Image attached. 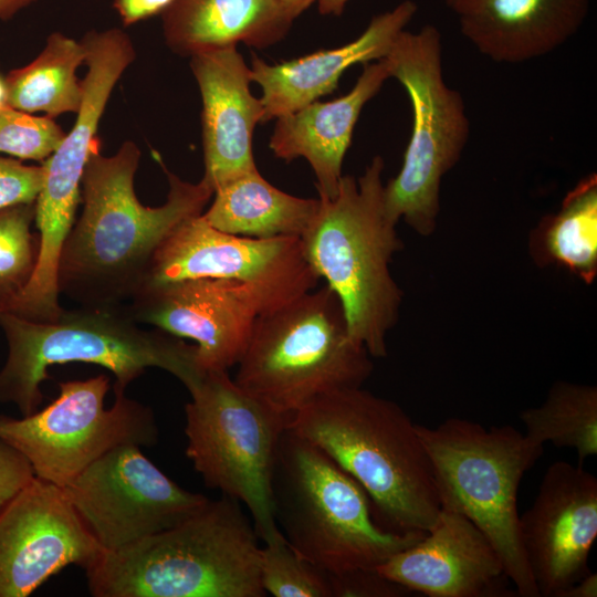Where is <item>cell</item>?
Listing matches in <instances>:
<instances>
[{
  "label": "cell",
  "mask_w": 597,
  "mask_h": 597,
  "mask_svg": "<svg viewBox=\"0 0 597 597\" xmlns=\"http://www.w3.org/2000/svg\"><path fill=\"white\" fill-rule=\"evenodd\" d=\"M140 150L130 140L112 156L98 147L81 181L83 211L65 239L57 265L59 293L80 306L123 307L143 287L153 256L184 220L201 214L213 189L166 168L169 190L159 207L140 203L134 177Z\"/></svg>",
  "instance_id": "obj_1"
},
{
  "label": "cell",
  "mask_w": 597,
  "mask_h": 597,
  "mask_svg": "<svg viewBox=\"0 0 597 597\" xmlns=\"http://www.w3.org/2000/svg\"><path fill=\"white\" fill-rule=\"evenodd\" d=\"M287 427L350 474L378 522L396 533H425L441 502L432 465L404 409L362 387L323 395L292 413Z\"/></svg>",
  "instance_id": "obj_2"
},
{
  "label": "cell",
  "mask_w": 597,
  "mask_h": 597,
  "mask_svg": "<svg viewBox=\"0 0 597 597\" xmlns=\"http://www.w3.org/2000/svg\"><path fill=\"white\" fill-rule=\"evenodd\" d=\"M241 503L223 495L163 532L103 551L85 569L94 597H263L261 548Z\"/></svg>",
  "instance_id": "obj_3"
},
{
  "label": "cell",
  "mask_w": 597,
  "mask_h": 597,
  "mask_svg": "<svg viewBox=\"0 0 597 597\" xmlns=\"http://www.w3.org/2000/svg\"><path fill=\"white\" fill-rule=\"evenodd\" d=\"M8 357L0 370V402H12L22 416L43 400L41 385L56 364L88 363L114 374V395L149 367L174 375L190 391L205 370L197 346L161 329H145L124 307L78 306L53 322H34L13 313L0 316Z\"/></svg>",
  "instance_id": "obj_4"
},
{
  "label": "cell",
  "mask_w": 597,
  "mask_h": 597,
  "mask_svg": "<svg viewBox=\"0 0 597 597\" xmlns=\"http://www.w3.org/2000/svg\"><path fill=\"white\" fill-rule=\"evenodd\" d=\"M384 166L375 156L360 177L343 175L334 197L318 196L300 238L307 262L339 298L350 336L371 357L387 356L402 302L390 263L404 244L386 212Z\"/></svg>",
  "instance_id": "obj_5"
},
{
  "label": "cell",
  "mask_w": 597,
  "mask_h": 597,
  "mask_svg": "<svg viewBox=\"0 0 597 597\" xmlns=\"http://www.w3.org/2000/svg\"><path fill=\"white\" fill-rule=\"evenodd\" d=\"M271 485L281 533L327 575L376 568L426 534L384 527L359 483L289 427L280 440Z\"/></svg>",
  "instance_id": "obj_6"
},
{
  "label": "cell",
  "mask_w": 597,
  "mask_h": 597,
  "mask_svg": "<svg viewBox=\"0 0 597 597\" xmlns=\"http://www.w3.org/2000/svg\"><path fill=\"white\" fill-rule=\"evenodd\" d=\"M370 357L325 285L258 316L233 380L292 415L323 395L362 387L374 369Z\"/></svg>",
  "instance_id": "obj_7"
},
{
  "label": "cell",
  "mask_w": 597,
  "mask_h": 597,
  "mask_svg": "<svg viewBox=\"0 0 597 597\" xmlns=\"http://www.w3.org/2000/svg\"><path fill=\"white\" fill-rule=\"evenodd\" d=\"M441 506L468 517L491 542L522 597H540L520 535L517 490L543 453L512 426L452 417L434 428L417 425Z\"/></svg>",
  "instance_id": "obj_8"
},
{
  "label": "cell",
  "mask_w": 597,
  "mask_h": 597,
  "mask_svg": "<svg viewBox=\"0 0 597 597\" xmlns=\"http://www.w3.org/2000/svg\"><path fill=\"white\" fill-rule=\"evenodd\" d=\"M385 60L412 108L401 169L385 184L386 212L395 223L402 219L419 235L430 237L437 229L442 179L461 158L470 122L461 94L444 81L437 27L404 30Z\"/></svg>",
  "instance_id": "obj_9"
},
{
  "label": "cell",
  "mask_w": 597,
  "mask_h": 597,
  "mask_svg": "<svg viewBox=\"0 0 597 597\" xmlns=\"http://www.w3.org/2000/svg\"><path fill=\"white\" fill-rule=\"evenodd\" d=\"M185 406L186 455L207 488L249 511L262 542L280 531L272 475L291 415L239 387L228 371H206Z\"/></svg>",
  "instance_id": "obj_10"
},
{
  "label": "cell",
  "mask_w": 597,
  "mask_h": 597,
  "mask_svg": "<svg viewBox=\"0 0 597 597\" xmlns=\"http://www.w3.org/2000/svg\"><path fill=\"white\" fill-rule=\"evenodd\" d=\"M60 395L21 419L0 415V439L20 451L36 478L60 488L109 450L123 444L151 447L159 431L153 409L115 395L106 409V375L59 383Z\"/></svg>",
  "instance_id": "obj_11"
},
{
  "label": "cell",
  "mask_w": 597,
  "mask_h": 597,
  "mask_svg": "<svg viewBox=\"0 0 597 597\" xmlns=\"http://www.w3.org/2000/svg\"><path fill=\"white\" fill-rule=\"evenodd\" d=\"M198 277L232 280L250 286L264 312L317 287L321 280L307 262L300 238L234 235L213 228L202 213L184 220L163 241L143 287Z\"/></svg>",
  "instance_id": "obj_12"
},
{
  "label": "cell",
  "mask_w": 597,
  "mask_h": 597,
  "mask_svg": "<svg viewBox=\"0 0 597 597\" xmlns=\"http://www.w3.org/2000/svg\"><path fill=\"white\" fill-rule=\"evenodd\" d=\"M64 491L103 551H115L172 527L209 500L177 484L137 444L109 450Z\"/></svg>",
  "instance_id": "obj_13"
},
{
  "label": "cell",
  "mask_w": 597,
  "mask_h": 597,
  "mask_svg": "<svg viewBox=\"0 0 597 597\" xmlns=\"http://www.w3.org/2000/svg\"><path fill=\"white\" fill-rule=\"evenodd\" d=\"M81 41L87 65L82 103L72 129L42 164L44 182L35 200L39 264L44 269L59 263L63 243L75 222L84 168L98 147L101 117L116 83L136 57L130 38L117 28L90 31Z\"/></svg>",
  "instance_id": "obj_14"
},
{
  "label": "cell",
  "mask_w": 597,
  "mask_h": 597,
  "mask_svg": "<svg viewBox=\"0 0 597 597\" xmlns=\"http://www.w3.org/2000/svg\"><path fill=\"white\" fill-rule=\"evenodd\" d=\"M123 307L138 324L195 341L205 371H228L237 365L264 312L250 286L214 277L146 285Z\"/></svg>",
  "instance_id": "obj_15"
},
{
  "label": "cell",
  "mask_w": 597,
  "mask_h": 597,
  "mask_svg": "<svg viewBox=\"0 0 597 597\" xmlns=\"http://www.w3.org/2000/svg\"><path fill=\"white\" fill-rule=\"evenodd\" d=\"M102 552L64 489L35 476L0 511V597L29 596L70 565L86 569Z\"/></svg>",
  "instance_id": "obj_16"
},
{
  "label": "cell",
  "mask_w": 597,
  "mask_h": 597,
  "mask_svg": "<svg viewBox=\"0 0 597 597\" xmlns=\"http://www.w3.org/2000/svg\"><path fill=\"white\" fill-rule=\"evenodd\" d=\"M520 535L540 597H561L590 573L588 557L597 537V479L566 461L545 471L523 515Z\"/></svg>",
  "instance_id": "obj_17"
},
{
  "label": "cell",
  "mask_w": 597,
  "mask_h": 597,
  "mask_svg": "<svg viewBox=\"0 0 597 597\" xmlns=\"http://www.w3.org/2000/svg\"><path fill=\"white\" fill-rule=\"evenodd\" d=\"M411 593L429 597H506L500 555L463 514L441 506L433 525L416 543L376 567Z\"/></svg>",
  "instance_id": "obj_18"
},
{
  "label": "cell",
  "mask_w": 597,
  "mask_h": 597,
  "mask_svg": "<svg viewBox=\"0 0 597 597\" xmlns=\"http://www.w3.org/2000/svg\"><path fill=\"white\" fill-rule=\"evenodd\" d=\"M190 57L202 100V179L214 191L258 169L252 137L256 124L264 121V108L261 100L251 93V70L235 46L203 51Z\"/></svg>",
  "instance_id": "obj_19"
},
{
  "label": "cell",
  "mask_w": 597,
  "mask_h": 597,
  "mask_svg": "<svg viewBox=\"0 0 597 597\" xmlns=\"http://www.w3.org/2000/svg\"><path fill=\"white\" fill-rule=\"evenodd\" d=\"M417 11L415 1L405 0L375 15L355 40L279 64H269L253 55L251 77L262 91L263 123L329 94L336 90L339 77L349 66L385 59Z\"/></svg>",
  "instance_id": "obj_20"
},
{
  "label": "cell",
  "mask_w": 597,
  "mask_h": 597,
  "mask_svg": "<svg viewBox=\"0 0 597 597\" xmlns=\"http://www.w3.org/2000/svg\"><path fill=\"white\" fill-rule=\"evenodd\" d=\"M389 77L385 59L364 64L362 74L346 95L329 102L315 101L277 117L270 149L285 161L305 158L315 175L318 196L334 197L362 109Z\"/></svg>",
  "instance_id": "obj_21"
},
{
  "label": "cell",
  "mask_w": 597,
  "mask_h": 597,
  "mask_svg": "<svg viewBox=\"0 0 597 597\" xmlns=\"http://www.w3.org/2000/svg\"><path fill=\"white\" fill-rule=\"evenodd\" d=\"M590 0H489L458 17L462 35L499 63H521L563 45L583 25Z\"/></svg>",
  "instance_id": "obj_22"
},
{
  "label": "cell",
  "mask_w": 597,
  "mask_h": 597,
  "mask_svg": "<svg viewBox=\"0 0 597 597\" xmlns=\"http://www.w3.org/2000/svg\"><path fill=\"white\" fill-rule=\"evenodd\" d=\"M295 18L277 0H174L163 13L168 46L182 55L282 40Z\"/></svg>",
  "instance_id": "obj_23"
},
{
  "label": "cell",
  "mask_w": 597,
  "mask_h": 597,
  "mask_svg": "<svg viewBox=\"0 0 597 597\" xmlns=\"http://www.w3.org/2000/svg\"><path fill=\"white\" fill-rule=\"evenodd\" d=\"M213 195L202 212L206 221L222 232L254 239L301 238L320 207V199L286 193L258 169L221 185Z\"/></svg>",
  "instance_id": "obj_24"
},
{
  "label": "cell",
  "mask_w": 597,
  "mask_h": 597,
  "mask_svg": "<svg viewBox=\"0 0 597 597\" xmlns=\"http://www.w3.org/2000/svg\"><path fill=\"white\" fill-rule=\"evenodd\" d=\"M530 255L537 265L556 264L591 284L597 275V176L570 189L559 210L530 234Z\"/></svg>",
  "instance_id": "obj_25"
},
{
  "label": "cell",
  "mask_w": 597,
  "mask_h": 597,
  "mask_svg": "<svg viewBox=\"0 0 597 597\" xmlns=\"http://www.w3.org/2000/svg\"><path fill=\"white\" fill-rule=\"evenodd\" d=\"M85 57L82 41L53 32L32 62L4 76L7 104L28 113L43 112L51 118L76 113L83 97L76 71Z\"/></svg>",
  "instance_id": "obj_26"
},
{
  "label": "cell",
  "mask_w": 597,
  "mask_h": 597,
  "mask_svg": "<svg viewBox=\"0 0 597 597\" xmlns=\"http://www.w3.org/2000/svg\"><path fill=\"white\" fill-rule=\"evenodd\" d=\"M520 419L535 444L572 448L579 462L597 454L596 386L557 380L544 402L523 410Z\"/></svg>",
  "instance_id": "obj_27"
},
{
  "label": "cell",
  "mask_w": 597,
  "mask_h": 597,
  "mask_svg": "<svg viewBox=\"0 0 597 597\" xmlns=\"http://www.w3.org/2000/svg\"><path fill=\"white\" fill-rule=\"evenodd\" d=\"M34 218L35 202L0 209V316L12 312L33 276L40 252Z\"/></svg>",
  "instance_id": "obj_28"
},
{
  "label": "cell",
  "mask_w": 597,
  "mask_h": 597,
  "mask_svg": "<svg viewBox=\"0 0 597 597\" xmlns=\"http://www.w3.org/2000/svg\"><path fill=\"white\" fill-rule=\"evenodd\" d=\"M260 579L274 597H333L327 575L302 557L281 531L263 542Z\"/></svg>",
  "instance_id": "obj_29"
},
{
  "label": "cell",
  "mask_w": 597,
  "mask_h": 597,
  "mask_svg": "<svg viewBox=\"0 0 597 597\" xmlns=\"http://www.w3.org/2000/svg\"><path fill=\"white\" fill-rule=\"evenodd\" d=\"M65 133L49 116L6 105L0 109V153L21 159H48L60 146Z\"/></svg>",
  "instance_id": "obj_30"
},
{
  "label": "cell",
  "mask_w": 597,
  "mask_h": 597,
  "mask_svg": "<svg viewBox=\"0 0 597 597\" xmlns=\"http://www.w3.org/2000/svg\"><path fill=\"white\" fill-rule=\"evenodd\" d=\"M44 182L43 166L0 156V209L35 202Z\"/></svg>",
  "instance_id": "obj_31"
},
{
  "label": "cell",
  "mask_w": 597,
  "mask_h": 597,
  "mask_svg": "<svg viewBox=\"0 0 597 597\" xmlns=\"http://www.w3.org/2000/svg\"><path fill=\"white\" fill-rule=\"evenodd\" d=\"M327 577L333 597H404L411 595L409 589L384 577L377 568H356L342 574L327 575Z\"/></svg>",
  "instance_id": "obj_32"
},
{
  "label": "cell",
  "mask_w": 597,
  "mask_h": 597,
  "mask_svg": "<svg viewBox=\"0 0 597 597\" xmlns=\"http://www.w3.org/2000/svg\"><path fill=\"white\" fill-rule=\"evenodd\" d=\"M35 478L29 460L0 439V511Z\"/></svg>",
  "instance_id": "obj_33"
},
{
  "label": "cell",
  "mask_w": 597,
  "mask_h": 597,
  "mask_svg": "<svg viewBox=\"0 0 597 597\" xmlns=\"http://www.w3.org/2000/svg\"><path fill=\"white\" fill-rule=\"evenodd\" d=\"M174 0H113L124 25H132L153 15L164 13Z\"/></svg>",
  "instance_id": "obj_34"
},
{
  "label": "cell",
  "mask_w": 597,
  "mask_h": 597,
  "mask_svg": "<svg viewBox=\"0 0 597 597\" xmlns=\"http://www.w3.org/2000/svg\"><path fill=\"white\" fill-rule=\"evenodd\" d=\"M597 596V574L589 573L574 585L568 587L561 597H596Z\"/></svg>",
  "instance_id": "obj_35"
},
{
  "label": "cell",
  "mask_w": 597,
  "mask_h": 597,
  "mask_svg": "<svg viewBox=\"0 0 597 597\" xmlns=\"http://www.w3.org/2000/svg\"><path fill=\"white\" fill-rule=\"evenodd\" d=\"M35 0H0V21H7Z\"/></svg>",
  "instance_id": "obj_36"
},
{
  "label": "cell",
  "mask_w": 597,
  "mask_h": 597,
  "mask_svg": "<svg viewBox=\"0 0 597 597\" xmlns=\"http://www.w3.org/2000/svg\"><path fill=\"white\" fill-rule=\"evenodd\" d=\"M486 1L489 0H444V3L457 17H460L476 10Z\"/></svg>",
  "instance_id": "obj_37"
},
{
  "label": "cell",
  "mask_w": 597,
  "mask_h": 597,
  "mask_svg": "<svg viewBox=\"0 0 597 597\" xmlns=\"http://www.w3.org/2000/svg\"><path fill=\"white\" fill-rule=\"evenodd\" d=\"M322 14L339 15L349 0H316Z\"/></svg>",
  "instance_id": "obj_38"
},
{
  "label": "cell",
  "mask_w": 597,
  "mask_h": 597,
  "mask_svg": "<svg viewBox=\"0 0 597 597\" xmlns=\"http://www.w3.org/2000/svg\"><path fill=\"white\" fill-rule=\"evenodd\" d=\"M290 13L296 18L305 11L315 0H277Z\"/></svg>",
  "instance_id": "obj_39"
},
{
  "label": "cell",
  "mask_w": 597,
  "mask_h": 597,
  "mask_svg": "<svg viewBox=\"0 0 597 597\" xmlns=\"http://www.w3.org/2000/svg\"><path fill=\"white\" fill-rule=\"evenodd\" d=\"M6 105H8L6 78L0 74V109Z\"/></svg>",
  "instance_id": "obj_40"
}]
</instances>
